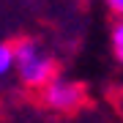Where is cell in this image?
I'll return each mask as SVG.
<instances>
[{"instance_id": "obj_1", "label": "cell", "mask_w": 123, "mask_h": 123, "mask_svg": "<svg viewBox=\"0 0 123 123\" xmlns=\"http://www.w3.org/2000/svg\"><path fill=\"white\" fill-rule=\"evenodd\" d=\"M14 49V82L22 90L38 93L47 82L60 74V63L49 41L41 36H19L11 41Z\"/></svg>"}, {"instance_id": "obj_2", "label": "cell", "mask_w": 123, "mask_h": 123, "mask_svg": "<svg viewBox=\"0 0 123 123\" xmlns=\"http://www.w3.org/2000/svg\"><path fill=\"white\" fill-rule=\"evenodd\" d=\"M38 101L44 110L55 112V115H71L88 101V88L77 77H68L60 71L52 82H47L38 90Z\"/></svg>"}, {"instance_id": "obj_3", "label": "cell", "mask_w": 123, "mask_h": 123, "mask_svg": "<svg viewBox=\"0 0 123 123\" xmlns=\"http://www.w3.org/2000/svg\"><path fill=\"white\" fill-rule=\"evenodd\" d=\"M110 52L112 60L123 68V19H115L110 25Z\"/></svg>"}, {"instance_id": "obj_5", "label": "cell", "mask_w": 123, "mask_h": 123, "mask_svg": "<svg viewBox=\"0 0 123 123\" xmlns=\"http://www.w3.org/2000/svg\"><path fill=\"white\" fill-rule=\"evenodd\" d=\"M101 6H104L107 14L112 17V22L115 19H123V0H101Z\"/></svg>"}, {"instance_id": "obj_4", "label": "cell", "mask_w": 123, "mask_h": 123, "mask_svg": "<svg viewBox=\"0 0 123 123\" xmlns=\"http://www.w3.org/2000/svg\"><path fill=\"white\" fill-rule=\"evenodd\" d=\"M14 79V49L11 41H0V85Z\"/></svg>"}]
</instances>
